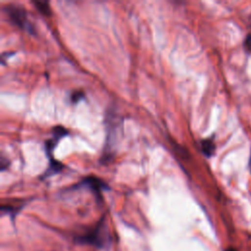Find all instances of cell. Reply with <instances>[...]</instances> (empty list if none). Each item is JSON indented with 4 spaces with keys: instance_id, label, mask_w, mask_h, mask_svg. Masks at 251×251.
Instances as JSON below:
<instances>
[{
    "instance_id": "cell-1",
    "label": "cell",
    "mask_w": 251,
    "mask_h": 251,
    "mask_svg": "<svg viewBox=\"0 0 251 251\" xmlns=\"http://www.w3.org/2000/svg\"><path fill=\"white\" fill-rule=\"evenodd\" d=\"M4 11L10 22L13 23L15 25L29 33L35 32V28L33 25L29 22L27 13L24 7L15 4H9L4 7Z\"/></svg>"
},
{
    "instance_id": "cell-2",
    "label": "cell",
    "mask_w": 251,
    "mask_h": 251,
    "mask_svg": "<svg viewBox=\"0 0 251 251\" xmlns=\"http://www.w3.org/2000/svg\"><path fill=\"white\" fill-rule=\"evenodd\" d=\"M82 184H84L85 186L87 185L98 197H100L101 192L103 190L109 189L108 184L96 176H87V177L83 178Z\"/></svg>"
},
{
    "instance_id": "cell-3",
    "label": "cell",
    "mask_w": 251,
    "mask_h": 251,
    "mask_svg": "<svg viewBox=\"0 0 251 251\" xmlns=\"http://www.w3.org/2000/svg\"><path fill=\"white\" fill-rule=\"evenodd\" d=\"M102 226L99 225L94 230H92L88 235H84L81 237V239L85 242H89V243H92V244H96V245H101L102 243V238L103 236H101V232H102Z\"/></svg>"
},
{
    "instance_id": "cell-4",
    "label": "cell",
    "mask_w": 251,
    "mask_h": 251,
    "mask_svg": "<svg viewBox=\"0 0 251 251\" xmlns=\"http://www.w3.org/2000/svg\"><path fill=\"white\" fill-rule=\"evenodd\" d=\"M201 145V150L202 152L207 156V157H211L214 153H215V143L212 139H203L200 142Z\"/></svg>"
},
{
    "instance_id": "cell-5",
    "label": "cell",
    "mask_w": 251,
    "mask_h": 251,
    "mask_svg": "<svg viewBox=\"0 0 251 251\" xmlns=\"http://www.w3.org/2000/svg\"><path fill=\"white\" fill-rule=\"evenodd\" d=\"M63 168H64V165L62 163L55 160L54 158H51V159H49V167H48L47 171L45 172V176H49L53 174H56V173L60 172Z\"/></svg>"
},
{
    "instance_id": "cell-6",
    "label": "cell",
    "mask_w": 251,
    "mask_h": 251,
    "mask_svg": "<svg viewBox=\"0 0 251 251\" xmlns=\"http://www.w3.org/2000/svg\"><path fill=\"white\" fill-rule=\"evenodd\" d=\"M32 3L34 4V6L36 7V9L43 14L44 16H50L51 15V8H50V4L47 1H42V0H33Z\"/></svg>"
},
{
    "instance_id": "cell-7",
    "label": "cell",
    "mask_w": 251,
    "mask_h": 251,
    "mask_svg": "<svg viewBox=\"0 0 251 251\" xmlns=\"http://www.w3.org/2000/svg\"><path fill=\"white\" fill-rule=\"evenodd\" d=\"M81 98H83V93L82 92H75V93L72 94V101L74 103L78 102V100L81 99Z\"/></svg>"
},
{
    "instance_id": "cell-8",
    "label": "cell",
    "mask_w": 251,
    "mask_h": 251,
    "mask_svg": "<svg viewBox=\"0 0 251 251\" xmlns=\"http://www.w3.org/2000/svg\"><path fill=\"white\" fill-rule=\"evenodd\" d=\"M9 164V161L6 160L4 157H1V161H0V165H1V171H4L7 167V165Z\"/></svg>"
},
{
    "instance_id": "cell-9",
    "label": "cell",
    "mask_w": 251,
    "mask_h": 251,
    "mask_svg": "<svg viewBox=\"0 0 251 251\" xmlns=\"http://www.w3.org/2000/svg\"><path fill=\"white\" fill-rule=\"evenodd\" d=\"M226 251H236V250H234V249H232V248H230V249H226Z\"/></svg>"
},
{
    "instance_id": "cell-10",
    "label": "cell",
    "mask_w": 251,
    "mask_h": 251,
    "mask_svg": "<svg viewBox=\"0 0 251 251\" xmlns=\"http://www.w3.org/2000/svg\"><path fill=\"white\" fill-rule=\"evenodd\" d=\"M250 167H251V162H250Z\"/></svg>"
}]
</instances>
